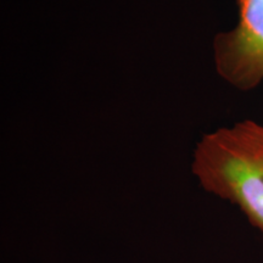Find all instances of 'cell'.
Returning a JSON list of instances; mask_svg holds the SVG:
<instances>
[{
	"instance_id": "2",
	"label": "cell",
	"mask_w": 263,
	"mask_h": 263,
	"mask_svg": "<svg viewBox=\"0 0 263 263\" xmlns=\"http://www.w3.org/2000/svg\"><path fill=\"white\" fill-rule=\"evenodd\" d=\"M239 24L215 41L218 73L230 84L250 89L263 80V0H238Z\"/></svg>"
},
{
	"instance_id": "1",
	"label": "cell",
	"mask_w": 263,
	"mask_h": 263,
	"mask_svg": "<svg viewBox=\"0 0 263 263\" xmlns=\"http://www.w3.org/2000/svg\"><path fill=\"white\" fill-rule=\"evenodd\" d=\"M202 186L236 203L263 232V127L252 121L206 134L194 154Z\"/></svg>"
}]
</instances>
